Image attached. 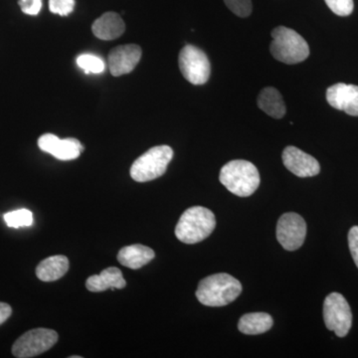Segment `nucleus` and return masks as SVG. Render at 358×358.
<instances>
[{"instance_id": "f257e3e1", "label": "nucleus", "mask_w": 358, "mask_h": 358, "mask_svg": "<svg viewBox=\"0 0 358 358\" xmlns=\"http://www.w3.org/2000/svg\"><path fill=\"white\" fill-rule=\"evenodd\" d=\"M241 293V282L229 274L219 273L199 282L196 298L207 307H224L236 300Z\"/></svg>"}, {"instance_id": "f03ea898", "label": "nucleus", "mask_w": 358, "mask_h": 358, "mask_svg": "<svg viewBox=\"0 0 358 358\" xmlns=\"http://www.w3.org/2000/svg\"><path fill=\"white\" fill-rule=\"evenodd\" d=\"M215 226L213 212L202 206L190 207L179 218L176 236L182 243H199L210 236Z\"/></svg>"}, {"instance_id": "7ed1b4c3", "label": "nucleus", "mask_w": 358, "mask_h": 358, "mask_svg": "<svg viewBox=\"0 0 358 358\" xmlns=\"http://www.w3.org/2000/svg\"><path fill=\"white\" fill-rule=\"evenodd\" d=\"M220 182L233 194L251 196L260 185V173L252 162L243 159L231 160L221 169Z\"/></svg>"}, {"instance_id": "20e7f679", "label": "nucleus", "mask_w": 358, "mask_h": 358, "mask_svg": "<svg viewBox=\"0 0 358 358\" xmlns=\"http://www.w3.org/2000/svg\"><path fill=\"white\" fill-rule=\"evenodd\" d=\"M270 51L273 57L285 64L294 65L303 62L310 55V47L298 32L278 26L272 33Z\"/></svg>"}, {"instance_id": "39448f33", "label": "nucleus", "mask_w": 358, "mask_h": 358, "mask_svg": "<svg viewBox=\"0 0 358 358\" xmlns=\"http://www.w3.org/2000/svg\"><path fill=\"white\" fill-rule=\"evenodd\" d=\"M173 157V148L169 145H157L150 148L134 160L129 171L131 178L136 182H148L160 178L166 173Z\"/></svg>"}, {"instance_id": "423d86ee", "label": "nucleus", "mask_w": 358, "mask_h": 358, "mask_svg": "<svg viewBox=\"0 0 358 358\" xmlns=\"http://www.w3.org/2000/svg\"><path fill=\"white\" fill-rule=\"evenodd\" d=\"M324 320L329 331H334L338 338H345L352 326V313L345 296L331 293L324 303Z\"/></svg>"}, {"instance_id": "0eeeda50", "label": "nucleus", "mask_w": 358, "mask_h": 358, "mask_svg": "<svg viewBox=\"0 0 358 358\" xmlns=\"http://www.w3.org/2000/svg\"><path fill=\"white\" fill-rule=\"evenodd\" d=\"M181 74L193 85H203L210 77L211 65L203 51L193 45H186L179 53Z\"/></svg>"}, {"instance_id": "6e6552de", "label": "nucleus", "mask_w": 358, "mask_h": 358, "mask_svg": "<svg viewBox=\"0 0 358 358\" xmlns=\"http://www.w3.org/2000/svg\"><path fill=\"white\" fill-rule=\"evenodd\" d=\"M58 338V334L53 329H31L14 343L13 355L17 358L37 357L53 348Z\"/></svg>"}, {"instance_id": "1a4fd4ad", "label": "nucleus", "mask_w": 358, "mask_h": 358, "mask_svg": "<svg viewBox=\"0 0 358 358\" xmlns=\"http://www.w3.org/2000/svg\"><path fill=\"white\" fill-rule=\"evenodd\" d=\"M307 235V223L294 212L282 214L277 224V239L287 251L301 248Z\"/></svg>"}, {"instance_id": "9d476101", "label": "nucleus", "mask_w": 358, "mask_h": 358, "mask_svg": "<svg viewBox=\"0 0 358 358\" xmlns=\"http://www.w3.org/2000/svg\"><path fill=\"white\" fill-rule=\"evenodd\" d=\"M38 147L42 152L50 154L59 160L76 159L84 150L83 145L76 138L60 140L57 136L52 134L40 136Z\"/></svg>"}, {"instance_id": "9b49d317", "label": "nucleus", "mask_w": 358, "mask_h": 358, "mask_svg": "<svg viewBox=\"0 0 358 358\" xmlns=\"http://www.w3.org/2000/svg\"><path fill=\"white\" fill-rule=\"evenodd\" d=\"M282 159L286 169L299 178H312L320 173L319 162L300 148L287 147L282 152Z\"/></svg>"}, {"instance_id": "f8f14e48", "label": "nucleus", "mask_w": 358, "mask_h": 358, "mask_svg": "<svg viewBox=\"0 0 358 358\" xmlns=\"http://www.w3.org/2000/svg\"><path fill=\"white\" fill-rule=\"evenodd\" d=\"M141 58L140 46L134 44L122 45L110 52L109 67L110 74L115 77L129 74L136 67Z\"/></svg>"}, {"instance_id": "ddd939ff", "label": "nucleus", "mask_w": 358, "mask_h": 358, "mask_svg": "<svg viewBox=\"0 0 358 358\" xmlns=\"http://www.w3.org/2000/svg\"><path fill=\"white\" fill-rule=\"evenodd\" d=\"M327 100L334 109L358 117V86L338 83L329 87Z\"/></svg>"}, {"instance_id": "4468645a", "label": "nucleus", "mask_w": 358, "mask_h": 358, "mask_svg": "<svg viewBox=\"0 0 358 358\" xmlns=\"http://www.w3.org/2000/svg\"><path fill=\"white\" fill-rule=\"evenodd\" d=\"M124 30H126V25L124 20L119 14L115 13L103 14L92 26V31L96 38L103 41L119 38Z\"/></svg>"}, {"instance_id": "2eb2a0df", "label": "nucleus", "mask_w": 358, "mask_h": 358, "mask_svg": "<svg viewBox=\"0 0 358 358\" xmlns=\"http://www.w3.org/2000/svg\"><path fill=\"white\" fill-rule=\"evenodd\" d=\"M126 286L122 271L115 267L105 268L101 274L91 275L86 281V288L93 293H101L112 288L121 289Z\"/></svg>"}, {"instance_id": "dca6fc26", "label": "nucleus", "mask_w": 358, "mask_h": 358, "mask_svg": "<svg viewBox=\"0 0 358 358\" xmlns=\"http://www.w3.org/2000/svg\"><path fill=\"white\" fill-rule=\"evenodd\" d=\"M154 250L141 244L131 245L120 250L117 261L124 267L138 270L155 258Z\"/></svg>"}, {"instance_id": "f3484780", "label": "nucleus", "mask_w": 358, "mask_h": 358, "mask_svg": "<svg viewBox=\"0 0 358 358\" xmlns=\"http://www.w3.org/2000/svg\"><path fill=\"white\" fill-rule=\"evenodd\" d=\"M67 257L56 255L44 259L36 268L37 278L42 282H54L64 277L69 270Z\"/></svg>"}, {"instance_id": "a211bd4d", "label": "nucleus", "mask_w": 358, "mask_h": 358, "mask_svg": "<svg viewBox=\"0 0 358 358\" xmlns=\"http://www.w3.org/2000/svg\"><path fill=\"white\" fill-rule=\"evenodd\" d=\"M259 108L274 119H282L286 115L287 108L281 93L273 87H267L258 96Z\"/></svg>"}, {"instance_id": "6ab92c4d", "label": "nucleus", "mask_w": 358, "mask_h": 358, "mask_svg": "<svg viewBox=\"0 0 358 358\" xmlns=\"http://www.w3.org/2000/svg\"><path fill=\"white\" fill-rule=\"evenodd\" d=\"M274 320L268 313H246L238 322V329L242 334L248 336L265 334L270 331Z\"/></svg>"}, {"instance_id": "aec40b11", "label": "nucleus", "mask_w": 358, "mask_h": 358, "mask_svg": "<svg viewBox=\"0 0 358 358\" xmlns=\"http://www.w3.org/2000/svg\"><path fill=\"white\" fill-rule=\"evenodd\" d=\"M4 221L10 228L29 227L33 224L32 212L28 209L8 212L4 214Z\"/></svg>"}, {"instance_id": "412c9836", "label": "nucleus", "mask_w": 358, "mask_h": 358, "mask_svg": "<svg viewBox=\"0 0 358 358\" xmlns=\"http://www.w3.org/2000/svg\"><path fill=\"white\" fill-rule=\"evenodd\" d=\"M77 64L81 69L86 73H93V74H100L105 71V62L102 59L96 57L91 54H84L77 58Z\"/></svg>"}, {"instance_id": "4be33fe9", "label": "nucleus", "mask_w": 358, "mask_h": 358, "mask_svg": "<svg viewBox=\"0 0 358 358\" xmlns=\"http://www.w3.org/2000/svg\"><path fill=\"white\" fill-rule=\"evenodd\" d=\"M226 6L239 17H248L252 13L251 0H224Z\"/></svg>"}, {"instance_id": "5701e85b", "label": "nucleus", "mask_w": 358, "mask_h": 358, "mask_svg": "<svg viewBox=\"0 0 358 358\" xmlns=\"http://www.w3.org/2000/svg\"><path fill=\"white\" fill-rule=\"evenodd\" d=\"M334 14L338 16H348L352 13L355 4L353 0H324Z\"/></svg>"}, {"instance_id": "b1692460", "label": "nucleus", "mask_w": 358, "mask_h": 358, "mask_svg": "<svg viewBox=\"0 0 358 358\" xmlns=\"http://www.w3.org/2000/svg\"><path fill=\"white\" fill-rule=\"evenodd\" d=\"M75 0H49V9L52 13L68 16L73 13Z\"/></svg>"}, {"instance_id": "393cba45", "label": "nucleus", "mask_w": 358, "mask_h": 358, "mask_svg": "<svg viewBox=\"0 0 358 358\" xmlns=\"http://www.w3.org/2000/svg\"><path fill=\"white\" fill-rule=\"evenodd\" d=\"M18 4L23 13L28 15H37L41 10L42 0H20Z\"/></svg>"}, {"instance_id": "a878e982", "label": "nucleus", "mask_w": 358, "mask_h": 358, "mask_svg": "<svg viewBox=\"0 0 358 358\" xmlns=\"http://www.w3.org/2000/svg\"><path fill=\"white\" fill-rule=\"evenodd\" d=\"M348 246H350L353 261L358 268V226H353L348 233Z\"/></svg>"}, {"instance_id": "bb28decb", "label": "nucleus", "mask_w": 358, "mask_h": 358, "mask_svg": "<svg viewBox=\"0 0 358 358\" xmlns=\"http://www.w3.org/2000/svg\"><path fill=\"white\" fill-rule=\"evenodd\" d=\"M13 313V308L8 303H0V326L6 322Z\"/></svg>"}, {"instance_id": "cd10ccee", "label": "nucleus", "mask_w": 358, "mask_h": 358, "mask_svg": "<svg viewBox=\"0 0 358 358\" xmlns=\"http://www.w3.org/2000/svg\"><path fill=\"white\" fill-rule=\"evenodd\" d=\"M71 358H81V357H78V355H76V357H71Z\"/></svg>"}]
</instances>
